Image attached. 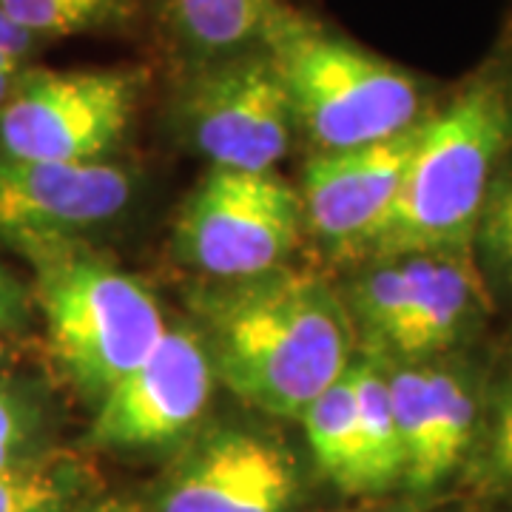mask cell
<instances>
[{
  "label": "cell",
  "mask_w": 512,
  "mask_h": 512,
  "mask_svg": "<svg viewBox=\"0 0 512 512\" xmlns=\"http://www.w3.org/2000/svg\"><path fill=\"white\" fill-rule=\"evenodd\" d=\"M197 311L214 376L268 416L299 419L353 362L348 305L316 271L225 282Z\"/></svg>",
  "instance_id": "6da1fadb"
},
{
  "label": "cell",
  "mask_w": 512,
  "mask_h": 512,
  "mask_svg": "<svg viewBox=\"0 0 512 512\" xmlns=\"http://www.w3.org/2000/svg\"><path fill=\"white\" fill-rule=\"evenodd\" d=\"M510 134L512 97L498 77H481L436 117H424L396 202L367 259L470 251Z\"/></svg>",
  "instance_id": "7a4b0ae2"
},
{
  "label": "cell",
  "mask_w": 512,
  "mask_h": 512,
  "mask_svg": "<svg viewBox=\"0 0 512 512\" xmlns=\"http://www.w3.org/2000/svg\"><path fill=\"white\" fill-rule=\"evenodd\" d=\"M262 49L282 77L293 123L319 151L379 143L421 120L413 74L288 3L276 9Z\"/></svg>",
  "instance_id": "3957f363"
},
{
  "label": "cell",
  "mask_w": 512,
  "mask_h": 512,
  "mask_svg": "<svg viewBox=\"0 0 512 512\" xmlns=\"http://www.w3.org/2000/svg\"><path fill=\"white\" fill-rule=\"evenodd\" d=\"M37 305L57 362L86 396L103 399L165 333L157 299L140 279L94 254L57 245L32 254Z\"/></svg>",
  "instance_id": "277c9868"
},
{
  "label": "cell",
  "mask_w": 512,
  "mask_h": 512,
  "mask_svg": "<svg viewBox=\"0 0 512 512\" xmlns=\"http://www.w3.org/2000/svg\"><path fill=\"white\" fill-rule=\"evenodd\" d=\"M302 228V197L276 171L211 168L185 202L174 251L200 274L237 282L282 268Z\"/></svg>",
  "instance_id": "5b68a950"
},
{
  "label": "cell",
  "mask_w": 512,
  "mask_h": 512,
  "mask_svg": "<svg viewBox=\"0 0 512 512\" xmlns=\"http://www.w3.org/2000/svg\"><path fill=\"white\" fill-rule=\"evenodd\" d=\"M134 69H26L0 109V154L46 163L103 160L131 126Z\"/></svg>",
  "instance_id": "8992f818"
},
{
  "label": "cell",
  "mask_w": 512,
  "mask_h": 512,
  "mask_svg": "<svg viewBox=\"0 0 512 512\" xmlns=\"http://www.w3.org/2000/svg\"><path fill=\"white\" fill-rule=\"evenodd\" d=\"M183 114L211 168L274 171L291 148L293 111L265 49L188 72Z\"/></svg>",
  "instance_id": "52a82bcc"
},
{
  "label": "cell",
  "mask_w": 512,
  "mask_h": 512,
  "mask_svg": "<svg viewBox=\"0 0 512 512\" xmlns=\"http://www.w3.org/2000/svg\"><path fill=\"white\" fill-rule=\"evenodd\" d=\"M211 356L197 328H165L160 342L100 399L94 447H157L188 433L214 387Z\"/></svg>",
  "instance_id": "ba28073f"
},
{
  "label": "cell",
  "mask_w": 512,
  "mask_h": 512,
  "mask_svg": "<svg viewBox=\"0 0 512 512\" xmlns=\"http://www.w3.org/2000/svg\"><path fill=\"white\" fill-rule=\"evenodd\" d=\"M413 128L379 143L319 151L305 165L302 217L305 228L333 259H367L396 202L410 154L419 143Z\"/></svg>",
  "instance_id": "9c48e42d"
},
{
  "label": "cell",
  "mask_w": 512,
  "mask_h": 512,
  "mask_svg": "<svg viewBox=\"0 0 512 512\" xmlns=\"http://www.w3.org/2000/svg\"><path fill=\"white\" fill-rule=\"evenodd\" d=\"M131 200L126 168L106 160L46 163L0 154V237L26 254L69 245Z\"/></svg>",
  "instance_id": "30bf717a"
},
{
  "label": "cell",
  "mask_w": 512,
  "mask_h": 512,
  "mask_svg": "<svg viewBox=\"0 0 512 512\" xmlns=\"http://www.w3.org/2000/svg\"><path fill=\"white\" fill-rule=\"evenodd\" d=\"M296 464L274 436L222 427L177 464L154 512H288Z\"/></svg>",
  "instance_id": "8fae6325"
},
{
  "label": "cell",
  "mask_w": 512,
  "mask_h": 512,
  "mask_svg": "<svg viewBox=\"0 0 512 512\" xmlns=\"http://www.w3.org/2000/svg\"><path fill=\"white\" fill-rule=\"evenodd\" d=\"M390 407L404 450V481L430 490L453 473L476 430V402L453 370L387 367Z\"/></svg>",
  "instance_id": "7c38bea8"
},
{
  "label": "cell",
  "mask_w": 512,
  "mask_h": 512,
  "mask_svg": "<svg viewBox=\"0 0 512 512\" xmlns=\"http://www.w3.org/2000/svg\"><path fill=\"white\" fill-rule=\"evenodd\" d=\"M410 299L390 353L421 359L453 348L487 305L484 274L470 251L404 254Z\"/></svg>",
  "instance_id": "4fadbf2b"
},
{
  "label": "cell",
  "mask_w": 512,
  "mask_h": 512,
  "mask_svg": "<svg viewBox=\"0 0 512 512\" xmlns=\"http://www.w3.org/2000/svg\"><path fill=\"white\" fill-rule=\"evenodd\" d=\"M285 0H160L165 35L188 72L262 49Z\"/></svg>",
  "instance_id": "5bb4252c"
},
{
  "label": "cell",
  "mask_w": 512,
  "mask_h": 512,
  "mask_svg": "<svg viewBox=\"0 0 512 512\" xmlns=\"http://www.w3.org/2000/svg\"><path fill=\"white\" fill-rule=\"evenodd\" d=\"M356 424H359V478L362 493H382L404 478V450L387 387V365L379 353L353 359L348 367Z\"/></svg>",
  "instance_id": "9a60e30c"
},
{
  "label": "cell",
  "mask_w": 512,
  "mask_h": 512,
  "mask_svg": "<svg viewBox=\"0 0 512 512\" xmlns=\"http://www.w3.org/2000/svg\"><path fill=\"white\" fill-rule=\"evenodd\" d=\"M299 419L305 421V433L319 473L345 493H362L359 424L348 373L336 384H330L322 396H316Z\"/></svg>",
  "instance_id": "2e32d148"
},
{
  "label": "cell",
  "mask_w": 512,
  "mask_h": 512,
  "mask_svg": "<svg viewBox=\"0 0 512 512\" xmlns=\"http://www.w3.org/2000/svg\"><path fill=\"white\" fill-rule=\"evenodd\" d=\"M128 0H0V12L40 43L106 26L126 12Z\"/></svg>",
  "instance_id": "e0dca14e"
},
{
  "label": "cell",
  "mask_w": 512,
  "mask_h": 512,
  "mask_svg": "<svg viewBox=\"0 0 512 512\" xmlns=\"http://www.w3.org/2000/svg\"><path fill=\"white\" fill-rule=\"evenodd\" d=\"M77 473L55 461L29 458L0 467V512H72Z\"/></svg>",
  "instance_id": "ac0fdd59"
},
{
  "label": "cell",
  "mask_w": 512,
  "mask_h": 512,
  "mask_svg": "<svg viewBox=\"0 0 512 512\" xmlns=\"http://www.w3.org/2000/svg\"><path fill=\"white\" fill-rule=\"evenodd\" d=\"M481 262L495 285L512 293V163L498 165L478 214L476 237Z\"/></svg>",
  "instance_id": "d6986e66"
},
{
  "label": "cell",
  "mask_w": 512,
  "mask_h": 512,
  "mask_svg": "<svg viewBox=\"0 0 512 512\" xmlns=\"http://www.w3.org/2000/svg\"><path fill=\"white\" fill-rule=\"evenodd\" d=\"M35 410L12 384L0 382V467L35 458Z\"/></svg>",
  "instance_id": "ffe728a7"
},
{
  "label": "cell",
  "mask_w": 512,
  "mask_h": 512,
  "mask_svg": "<svg viewBox=\"0 0 512 512\" xmlns=\"http://www.w3.org/2000/svg\"><path fill=\"white\" fill-rule=\"evenodd\" d=\"M490 470L498 481L512 487V379L504 387L498 410L493 419V436H490Z\"/></svg>",
  "instance_id": "44dd1931"
},
{
  "label": "cell",
  "mask_w": 512,
  "mask_h": 512,
  "mask_svg": "<svg viewBox=\"0 0 512 512\" xmlns=\"http://www.w3.org/2000/svg\"><path fill=\"white\" fill-rule=\"evenodd\" d=\"M40 49V40L23 32L18 23L0 12V66H29V57Z\"/></svg>",
  "instance_id": "7402d4cb"
},
{
  "label": "cell",
  "mask_w": 512,
  "mask_h": 512,
  "mask_svg": "<svg viewBox=\"0 0 512 512\" xmlns=\"http://www.w3.org/2000/svg\"><path fill=\"white\" fill-rule=\"evenodd\" d=\"M26 316V293L0 268V328H15Z\"/></svg>",
  "instance_id": "603a6c76"
},
{
  "label": "cell",
  "mask_w": 512,
  "mask_h": 512,
  "mask_svg": "<svg viewBox=\"0 0 512 512\" xmlns=\"http://www.w3.org/2000/svg\"><path fill=\"white\" fill-rule=\"evenodd\" d=\"M26 69H29V66H0V109L6 106L9 94L15 92L20 74L26 72Z\"/></svg>",
  "instance_id": "cb8c5ba5"
},
{
  "label": "cell",
  "mask_w": 512,
  "mask_h": 512,
  "mask_svg": "<svg viewBox=\"0 0 512 512\" xmlns=\"http://www.w3.org/2000/svg\"><path fill=\"white\" fill-rule=\"evenodd\" d=\"M83 512H143L134 504H126V501H117V498H109V501H100V504H92L89 510Z\"/></svg>",
  "instance_id": "d4e9b609"
},
{
  "label": "cell",
  "mask_w": 512,
  "mask_h": 512,
  "mask_svg": "<svg viewBox=\"0 0 512 512\" xmlns=\"http://www.w3.org/2000/svg\"><path fill=\"white\" fill-rule=\"evenodd\" d=\"M0 356H3V345H0Z\"/></svg>",
  "instance_id": "484cf974"
}]
</instances>
